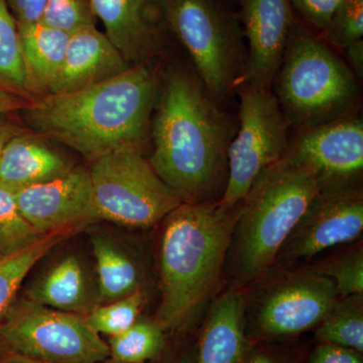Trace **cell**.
<instances>
[{
	"label": "cell",
	"mask_w": 363,
	"mask_h": 363,
	"mask_svg": "<svg viewBox=\"0 0 363 363\" xmlns=\"http://www.w3.org/2000/svg\"><path fill=\"white\" fill-rule=\"evenodd\" d=\"M245 293V321L264 338H284L317 327L337 301L330 279L306 269L285 272Z\"/></svg>",
	"instance_id": "obj_10"
},
{
	"label": "cell",
	"mask_w": 363,
	"mask_h": 363,
	"mask_svg": "<svg viewBox=\"0 0 363 363\" xmlns=\"http://www.w3.org/2000/svg\"><path fill=\"white\" fill-rule=\"evenodd\" d=\"M89 174L98 220L147 228L184 202L140 150H119L98 157Z\"/></svg>",
	"instance_id": "obj_6"
},
{
	"label": "cell",
	"mask_w": 363,
	"mask_h": 363,
	"mask_svg": "<svg viewBox=\"0 0 363 363\" xmlns=\"http://www.w3.org/2000/svg\"><path fill=\"white\" fill-rule=\"evenodd\" d=\"M240 204L183 202L164 219L155 322L164 331L185 330L213 302Z\"/></svg>",
	"instance_id": "obj_3"
},
{
	"label": "cell",
	"mask_w": 363,
	"mask_h": 363,
	"mask_svg": "<svg viewBox=\"0 0 363 363\" xmlns=\"http://www.w3.org/2000/svg\"><path fill=\"white\" fill-rule=\"evenodd\" d=\"M196 357H193L192 354L185 355L180 358V359L176 360L173 363H195Z\"/></svg>",
	"instance_id": "obj_39"
},
{
	"label": "cell",
	"mask_w": 363,
	"mask_h": 363,
	"mask_svg": "<svg viewBox=\"0 0 363 363\" xmlns=\"http://www.w3.org/2000/svg\"><path fill=\"white\" fill-rule=\"evenodd\" d=\"M150 135V164L184 202L220 201L230 126L201 81L181 69L167 74Z\"/></svg>",
	"instance_id": "obj_1"
},
{
	"label": "cell",
	"mask_w": 363,
	"mask_h": 363,
	"mask_svg": "<svg viewBox=\"0 0 363 363\" xmlns=\"http://www.w3.org/2000/svg\"><path fill=\"white\" fill-rule=\"evenodd\" d=\"M96 18L91 0H48L42 23L72 35L95 26Z\"/></svg>",
	"instance_id": "obj_29"
},
{
	"label": "cell",
	"mask_w": 363,
	"mask_h": 363,
	"mask_svg": "<svg viewBox=\"0 0 363 363\" xmlns=\"http://www.w3.org/2000/svg\"><path fill=\"white\" fill-rule=\"evenodd\" d=\"M347 50L348 58H350V65L353 71L357 73L358 77L362 78L363 74V40H359L353 43Z\"/></svg>",
	"instance_id": "obj_35"
},
{
	"label": "cell",
	"mask_w": 363,
	"mask_h": 363,
	"mask_svg": "<svg viewBox=\"0 0 363 363\" xmlns=\"http://www.w3.org/2000/svg\"><path fill=\"white\" fill-rule=\"evenodd\" d=\"M18 26L33 92L48 93L63 65L70 35L42 21Z\"/></svg>",
	"instance_id": "obj_19"
},
{
	"label": "cell",
	"mask_w": 363,
	"mask_h": 363,
	"mask_svg": "<svg viewBox=\"0 0 363 363\" xmlns=\"http://www.w3.org/2000/svg\"><path fill=\"white\" fill-rule=\"evenodd\" d=\"M313 272L330 279L339 298L363 294V250L362 245L325 260Z\"/></svg>",
	"instance_id": "obj_28"
},
{
	"label": "cell",
	"mask_w": 363,
	"mask_h": 363,
	"mask_svg": "<svg viewBox=\"0 0 363 363\" xmlns=\"http://www.w3.org/2000/svg\"><path fill=\"white\" fill-rule=\"evenodd\" d=\"M362 231V187L320 191L286 238L272 269L293 267L328 248L352 242Z\"/></svg>",
	"instance_id": "obj_11"
},
{
	"label": "cell",
	"mask_w": 363,
	"mask_h": 363,
	"mask_svg": "<svg viewBox=\"0 0 363 363\" xmlns=\"http://www.w3.org/2000/svg\"><path fill=\"white\" fill-rule=\"evenodd\" d=\"M105 33L95 26L70 35L63 65L47 94L73 92L104 82L130 68Z\"/></svg>",
	"instance_id": "obj_16"
},
{
	"label": "cell",
	"mask_w": 363,
	"mask_h": 363,
	"mask_svg": "<svg viewBox=\"0 0 363 363\" xmlns=\"http://www.w3.org/2000/svg\"><path fill=\"white\" fill-rule=\"evenodd\" d=\"M0 89L26 100L35 95L21 51L18 23L6 0H0Z\"/></svg>",
	"instance_id": "obj_22"
},
{
	"label": "cell",
	"mask_w": 363,
	"mask_h": 363,
	"mask_svg": "<svg viewBox=\"0 0 363 363\" xmlns=\"http://www.w3.org/2000/svg\"><path fill=\"white\" fill-rule=\"evenodd\" d=\"M316 337L321 343L335 344L362 353L363 294L338 298L318 325Z\"/></svg>",
	"instance_id": "obj_24"
},
{
	"label": "cell",
	"mask_w": 363,
	"mask_h": 363,
	"mask_svg": "<svg viewBox=\"0 0 363 363\" xmlns=\"http://www.w3.org/2000/svg\"><path fill=\"white\" fill-rule=\"evenodd\" d=\"M20 135V131L11 125H4L0 124V157H1L2 152L6 147V143L13 138V136Z\"/></svg>",
	"instance_id": "obj_36"
},
{
	"label": "cell",
	"mask_w": 363,
	"mask_h": 363,
	"mask_svg": "<svg viewBox=\"0 0 363 363\" xmlns=\"http://www.w3.org/2000/svg\"><path fill=\"white\" fill-rule=\"evenodd\" d=\"M76 231H60L45 235L30 247L0 259V324L13 306L14 298L26 274L56 247Z\"/></svg>",
	"instance_id": "obj_23"
},
{
	"label": "cell",
	"mask_w": 363,
	"mask_h": 363,
	"mask_svg": "<svg viewBox=\"0 0 363 363\" xmlns=\"http://www.w3.org/2000/svg\"><path fill=\"white\" fill-rule=\"evenodd\" d=\"M240 130L227 150L228 177L220 204L240 205L257 176L285 156L288 128L269 88L243 84L240 91Z\"/></svg>",
	"instance_id": "obj_9"
},
{
	"label": "cell",
	"mask_w": 363,
	"mask_h": 363,
	"mask_svg": "<svg viewBox=\"0 0 363 363\" xmlns=\"http://www.w3.org/2000/svg\"><path fill=\"white\" fill-rule=\"evenodd\" d=\"M44 236L23 218L14 193L0 188V259L30 247Z\"/></svg>",
	"instance_id": "obj_26"
},
{
	"label": "cell",
	"mask_w": 363,
	"mask_h": 363,
	"mask_svg": "<svg viewBox=\"0 0 363 363\" xmlns=\"http://www.w3.org/2000/svg\"><path fill=\"white\" fill-rule=\"evenodd\" d=\"M164 342V330L159 324L138 320L128 330L111 337L109 357L116 363H145L159 357Z\"/></svg>",
	"instance_id": "obj_25"
},
{
	"label": "cell",
	"mask_w": 363,
	"mask_h": 363,
	"mask_svg": "<svg viewBox=\"0 0 363 363\" xmlns=\"http://www.w3.org/2000/svg\"><path fill=\"white\" fill-rule=\"evenodd\" d=\"M99 279L100 302H112L142 290L140 264L121 248L101 236L92 240Z\"/></svg>",
	"instance_id": "obj_21"
},
{
	"label": "cell",
	"mask_w": 363,
	"mask_h": 363,
	"mask_svg": "<svg viewBox=\"0 0 363 363\" xmlns=\"http://www.w3.org/2000/svg\"><path fill=\"white\" fill-rule=\"evenodd\" d=\"M86 293L82 267L76 257H69L52 267L33 286L28 300L59 311L77 313L83 311Z\"/></svg>",
	"instance_id": "obj_20"
},
{
	"label": "cell",
	"mask_w": 363,
	"mask_h": 363,
	"mask_svg": "<svg viewBox=\"0 0 363 363\" xmlns=\"http://www.w3.org/2000/svg\"><path fill=\"white\" fill-rule=\"evenodd\" d=\"M30 104L25 98L9 92V91L0 89V116L14 111L25 109Z\"/></svg>",
	"instance_id": "obj_34"
},
{
	"label": "cell",
	"mask_w": 363,
	"mask_h": 363,
	"mask_svg": "<svg viewBox=\"0 0 363 363\" xmlns=\"http://www.w3.org/2000/svg\"><path fill=\"white\" fill-rule=\"evenodd\" d=\"M145 298L142 290L136 291L126 297L91 310L84 317L86 322L98 334H105L111 337L118 335L138 321Z\"/></svg>",
	"instance_id": "obj_27"
},
{
	"label": "cell",
	"mask_w": 363,
	"mask_h": 363,
	"mask_svg": "<svg viewBox=\"0 0 363 363\" xmlns=\"http://www.w3.org/2000/svg\"><path fill=\"white\" fill-rule=\"evenodd\" d=\"M18 26L33 25L42 21L48 0H6Z\"/></svg>",
	"instance_id": "obj_33"
},
{
	"label": "cell",
	"mask_w": 363,
	"mask_h": 363,
	"mask_svg": "<svg viewBox=\"0 0 363 363\" xmlns=\"http://www.w3.org/2000/svg\"><path fill=\"white\" fill-rule=\"evenodd\" d=\"M70 169L66 160L42 140L18 135L6 143L0 157V188L14 193L65 175Z\"/></svg>",
	"instance_id": "obj_18"
},
{
	"label": "cell",
	"mask_w": 363,
	"mask_h": 363,
	"mask_svg": "<svg viewBox=\"0 0 363 363\" xmlns=\"http://www.w3.org/2000/svg\"><path fill=\"white\" fill-rule=\"evenodd\" d=\"M277 99L289 125L310 128L350 116L354 75L323 42L295 30L277 75Z\"/></svg>",
	"instance_id": "obj_5"
},
{
	"label": "cell",
	"mask_w": 363,
	"mask_h": 363,
	"mask_svg": "<svg viewBox=\"0 0 363 363\" xmlns=\"http://www.w3.org/2000/svg\"><path fill=\"white\" fill-rule=\"evenodd\" d=\"M248 346L245 292L228 288L208 309L195 363H245Z\"/></svg>",
	"instance_id": "obj_17"
},
{
	"label": "cell",
	"mask_w": 363,
	"mask_h": 363,
	"mask_svg": "<svg viewBox=\"0 0 363 363\" xmlns=\"http://www.w3.org/2000/svg\"><path fill=\"white\" fill-rule=\"evenodd\" d=\"M159 78L147 63L73 92L47 94L26 107L33 130L91 162L119 150L143 152L150 135Z\"/></svg>",
	"instance_id": "obj_2"
},
{
	"label": "cell",
	"mask_w": 363,
	"mask_h": 363,
	"mask_svg": "<svg viewBox=\"0 0 363 363\" xmlns=\"http://www.w3.org/2000/svg\"><path fill=\"white\" fill-rule=\"evenodd\" d=\"M320 191L310 174L286 157L257 176L231 234L224 269L228 288L245 291L269 277L286 238Z\"/></svg>",
	"instance_id": "obj_4"
},
{
	"label": "cell",
	"mask_w": 363,
	"mask_h": 363,
	"mask_svg": "<svg viewBox=\"0 0 363 363\" xmlns=\"http://www.w3.org/2000/svg\"><path fill=\"white\" fill-rule=\"evenodd\" d=\"M248 363H281L276 358L271 357V355L266 354V353H259L255 355Z\"/></svg>",
	"instance_id": "obj_38"
},
{
	"label": "cell",
	"mask_w": 363,
	"mask_h": 363,
	"mask_svg": "<svg viewBox=\"0 0 363 363\" xmlns=\"http://www.w3.org/2000/svg\"><path fill=\"white\" fill-rule=\"evenodd\" d=\"M21 214L42 235L77 231L98 220L89 171L65 175L14 192Z\"/></svg>",
	"instance_id": "obj_13"
},
{
	"label": "cell",
	"mask_w": 363,
	"mask_h": 363,
	"mask_svg": "<svg viewBox=\"0 0 363 363\" xmlns=\"http://www.w3.org/2000/svg\"><path fill=\"white\" fill-rule=\"evenodd\" d=\"M169 0H91L105 35L128 64L147 63L164 44ZM133 65V66H135Z\"/></svg>",
	"instance_id": "obj_14"
},
{
	"label": "cell",
	"mask_w": 363,
	"mask_h": 363,
	"mask_svg": "<svg viewBox=\"0 0 363 363\" xmlns=\"http://www.w3.org/2000/svg\"><path fill=\"white\" fill-rule=\"evenodd\" d=\"M248 58L240 83L269 88L276 80L294 30L290 0H241Z\"/></svg>",
	"instance_id": "obj_15"
},
{
	"label": "cell",
	"mask_w": 363,
	"mask_h": 363,
	"mask_svg": "<svg viewBox=\"0 0 363 363\" xmlns=\"http://www.w3.org/2000/svg\"><path fill=\"white\" fill-rule=\"evenodd\" d=\"M168 28L194 62L203 85L222 100L245 71L240 26L213 0H169Z\"/></svg>",
	"instance_id": "obj_7"
},
{
	"label": "cell",
	"mask_w": 363,
	"mask_h": 363,
	"mask_svg": "<svg viewBox=\"0 0 363 363\" xmlns=\"http://www.w3.org/2000/svg\"><path fill=\"white\" fill-rule=\"evenodd\" d=\"M0 363H43L28 359V358L18 357V355L9 354L6 353L4 357L0 358Z\"/></svg>",
	"instance_id": "obj_37"
},
{
	"label": "cell",
	"mask_w": 363,
	"mask_h": 363,
	"mask_svg": "<svg viewBox=\"0 0 363 363\" xmlns=\"http://www.w3.org/2000/svg\"><path fill=\"white\" fill-rule=\"evenodd\" d=\"M323 32L330 44L342 49L362 40L363 0H344Z\"/></svg>",
	"instance_id": "obj_30"
},
{
	"label": "cell",
	"mask_w": 363,
	"mask_h": 363,
	"mask_svg": "<svg viewBox=\"0 0 363 363\" xmlns=\"http://www.w3.org/2000/svg\"><path fill=\"white\" fill-rule=\"evenodd\" d=\"M344 0H290L291 6L316 26L324 30Z\"/></svg>",
	"instance_id": "obj_31"
},
{
	"label": "cell",
	"mask_w": 363,
	"mask_h": 363,
	"mask_svg": "<svg viewBox=\"0 0 363 363\" xmlns=\"http://www.w3.org/2000/svg\"><path fill=\"white\" fill-rule=\"evenodd\" d=\"M11 307L0 324L4 352L43 363H99L109 357L108 344L84 317L28 300Z\"/></svg>",
	"instance_id": "obj_8"
},
{
	"label": "cell",
	"mask_w": 363,
	"mask_h": 363,
	"mask_svg": "<svg viewBox=\"0 0 363 363\" xmlns=\"http://www.w3.org/2000/svg\"><path fill=\"white\" fill-rule=\"evenodd\" d=\"M310 363H363L362 353L330 343H320L313 351Z\"/></svg>",
	"instance_id": "obj_32"
},
{
	"label": "cell",
	"mask_w": 363,
	"mask_h": 363,
	"mask_svg": "<svg viewBox=\"0 0 363 363\" xmlns=\"http://www.w3.org/2000/svg\"><path fill=\"white\" fill-rule=\"evenodd\" d=\"M284 157L310 174L321 191L360 187L362 121L346 116L306 128L289 145Z\"/></svg>",
	"instance_id": "obj_12"
}]
</instances>
